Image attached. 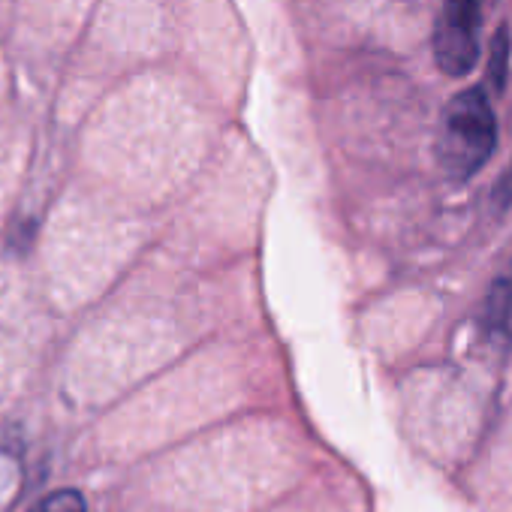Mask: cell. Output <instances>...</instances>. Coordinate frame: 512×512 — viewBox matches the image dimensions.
<instances>
[{
	"label": "cell",
	"instance_id": "obj_4",
	"mask_svg": "<svg viewBox=\"0 0 512 512\" xmlns=\"http://www.w3.org/2000/svg\"><path fill=\"white\" fill-rule=\"evenodd\" d=\"M31 512H88V503H85V497L79 491L64 488V491L46 494Z\"/></svg>",
	"mask_w": 512,
	"mask_h": 512
},
{
	"label": "cell",
	"instance_id": "obj_5",
	"mask_svg": "<svg viewBox=\"0 0 512 512\" xmlns=\"http://www.w3.org/2000/svg\"><path fill=\"white\" fill-rule=\"evenodd\" d=\"M506 61H509V28L503 25L497 37L491 40V61H488V76L497 85V91L506 82Z\"/></svg>",
	"mask_w": 512,
	"mask_h": 512
},
{
	"label": "cell",
	"instance_id": "obj_2",
	"mask_svg": "<svg viewBox=\"0 0 512 512\" xmlns=\"http://www.w3.org/2000/svg\"><path fill=\"white\" fill-rule=\"evenodd\" d=\"M479 22V0H440V13L434 22V61L446 76L461 79L476 67Z\"/></svg>",
	"mask_w": 512,
	"mask_h": 512
},
{
	"label": "cell",
	"instance_id": "obj_3",
	"mask_svg": "<svg viewBox=\"0 0 512 512\" xmlns=\"http://www.w3.org/2000/svg\"><path fill=\"white\" fill-rule=\"evenodd\" d=\"M485 323L512 341V263L509 269L494 281L491 293H488V302H485Z\"/></svg>",
	"mask_w": 512,
	"mask_h": 512
},
{
	"label": "cell",
	"instance_id": "obj_6",
	"mask_svg": "<svg viewBox=\"0 0 512 512\" xmlns=\"http://www.w3.org/2000/svg\"><path fill=\"white\" fill-rule=\"evenodd\" d=\"M491 199H494V205H497L500 211L512 205V160H509V166L503 169L500 181L494 184V193H491Z\"/></svg>",
	"mask_w": 512,
	"mask_h": 512
},
{
	"label": "cell",
	"instance_id": "obj_1",
	"mask_svg": "<svg viewBox=\"0 0 512 512\" xmlns=\"http://www.w3.org/2000/svg\"><path fill=\"white\" fill-rule=\"evenodd\" d=\"M497 121L491 100L482 88H467L455 94L440 115L434 154L446 178L467 181L473 178L494 154Z\"/></svg>",
	"mask_w": 512,
	"mask_h": 512
}]
</instances>
